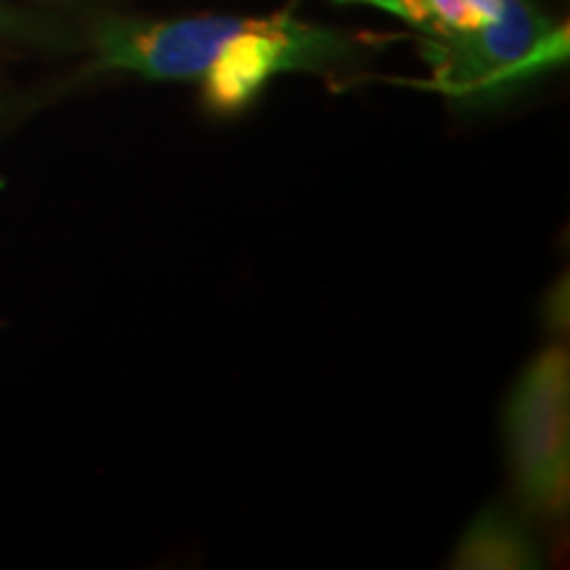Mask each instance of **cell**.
<instances>
[{
  "mask_svg": "<svg viewBox=\"0 0 570 570\" xmlns=\"http://www.w3.org/2000/svg\"><path fill=\"white\" fill-rule=\"evenodd\" d=\"M98 67L135 71L148 80L202 85L204 101L235 114L288 71H315L344 59L338 32L275 17H190L169 21L109 19L96 30Z\"/></svg>",
  "mask_w": 570,
  "mask_h": 570,
  "instance_id": "obj_1",
  "label": "cell"
},
{
  "mask_svg": "<svg viewBox=\"0 0 570 570\" xmlns=\"http://www.w3.org/2000/svg\"><path fill=\"white\" fill-rule=\"evenodd\" d=\"M504 436L529 508L558 518L570 491V362L560 346L533 356L508 402Z\"/></svg>",
  "mask_w": 570,
  "mask_h": 570,
  "instance_id": "obj_2",
  "label": "cell"
},
{
  "mask_svg": "<svg viewBox=\"0 0 570 570\" xmlns=\"http://www.w3.org/2000/svg\"><path fill=\"white\" fill-rule=\"evenodd\" d=\"M454 560L460 568H529L533 550L508 518L481 515L462 539Z\"/></svg>",
  "mask_w": 570,
  "mask_h": 570,
  "instance_id": "obj_5",
  "label": "cell"
},
{
  "mask_svg": "<svg viewBox=\"0 0 570 570\" xmlns=\"http://www.w3.org/2000/svg\"><path fill=\"white\" fill-rule=\"evenodd\" d=\"M17 27V21H13V17H9V13L0 11V30H13Z\"/></svg>",
  "mask_w": 570,
  "mask_h": 570,
  "instance_id": "obj_6",
  "label": "cell"
},
{
  "mask_svg": "<svg viewBox=\"0 0 570 570\" xmlns=\"http://www.w3.org/2000/svg\"><path fill=\"white\" fill-rule=\"evenodd\" d=\"M433 85L449 96L481 98L512 88L568 56V30L529 0H512L502 17L479 30L428 38Z\"/></svg>",
  "mask_w": 570,
  "mask_h": 570,
  "instance_id": "obj_3",
  "label": "cell"
},
{
  "mask_svg": "<svg viewBox=\"0 0 570 570\" xmlns=\"http://www.w3.org/2000/svg\"><path fill=\"white\" fill-rule=\"evenodd\" d=\"M394 13L425 32L428 38H446L479 30L508 11L512 0H362Z\"/></svg>",
  "mask_w": 570,
  "mask_h": 570,
  "instance_id": "obj_4",
  "label": "cell"
}]
</instances>
